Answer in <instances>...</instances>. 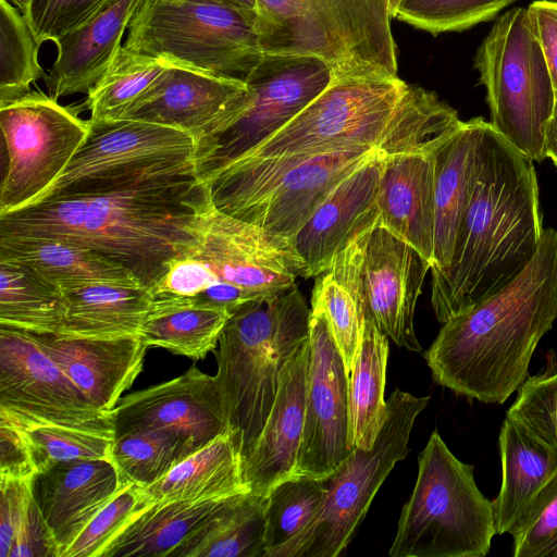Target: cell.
Here are the masks:
<instances>
[{"label":"cell","instance_id":"277c9868","mask_svg":"<svg viewBox=\"0 0 557 557\" xmlns=\"http://www.w3.org/2000/svg\"><path fill=\"white\" fill-rule=\"evenodd\" d=\"M195 233V243L170 262L151 289L153 296L233 313L304 276L305 263L288 238L222 212L209 193L199 207Z\"/></svg>","mask_w":557,"mask_h":557},{"label":"cell","instance_id":"3957f363","mask_svg":"<svg viewBox=\"0 0 557 557\" xmlns=\"http://www.w3.org/2000/svg\"><path fill=\"white\" fill-rule=\"evenodd\" d=\"M557 320V231L544 228L528 265L496 293L443 323L423 354L433 380L458 395L503 404L528 377Z\"/></svg>","mask_w":557,"mask_h":557},{"label":"cell","instance_id":"4fadbf2b","mask_svg":"<svg viewBox=\"0 0 557 557\" xmlns=\"http://www.w3.org/2000/svg\"><path fill=\"white\" fill-rule=\"evenodd\" d=\"M408 87L398 76L334 77L294 119L238 160L376 149Z\"/></svg>","mask_w":557,"mask_h":557},{"label":"cell","instance_id":"7bdbcfd3","mask_svg":"<svg viewBox=\"0 0 557 557\" xmlns=\"http://www.w3.org/2000/svg\"><path fill=\"white\" fill-rule=\"evenodd\" d=\"M40 45L22 12L0 0V106L23 97L46 76L38 61Z\"/></svg>","mask_w":557,"mask_h":557},{"label":"cell","instance_id":"b9f144b4","mask_svg":"<svg viewBox=\"0 0 557 557\" xmlns=\"http://www.w3.org/2000/svg\"><path fill=\"white\" fill-rule=\"evenodd\" d=\"M322 480L292 476L277 483L267 495L265 557L302 534L314 521L324 499Z\"/></svg>","mask_w":557,"mask_h":557},{"label":"cell","instance_id":"4dcf8cb0","mask_svg":"<svg viewBox=\"0 0 557 557\" xmlns=\"http://www.w3.org/2000/svg\"><path fill=\"white\" fill-rule=\"evenodd\" d=\"M500 490L493 502L496 534L509 533L557 471V451L505 418L499 436Z\"/></svg>","mask_w":557,"mask_h":557},{"label":"cell","instance_id":"e0dca14e","mask_svg":"<svg viewBox=\"0 0 557 557\" xmlns=\"http://www.w3.org/2000/svg\"><path fill=\"white\" fill-rule=\"evenodd\" d=\"M0 408L114 436L111 412L96 408L29 333L3 325Z\"/></svg>","mask_w":557,"mask_h":557},{"label":"cell","instance_id":"f1b7e54d","mask_svg":"<svg viewBox=\"0 0 557 557\" xmlns=\"http://www.w3.org/2000/svg\"><path fill=\"white\" fill-rule=\"evenodd\" d=\"M234 496L151 504L119 531L99 557H175L181 547Z\"/></svg>","mask_w":557,"mask_h":557},{"label":"cell","instance_id":"484cf974","mask_svg":"<svg viewBox=\"0 0 557 557\" xmlns=\"http://www.w3.org/2000/svg\"><path fill=\"white\" fill-rule=\"evenodd\" d=\"M143 0H116L55 42L57 58L44 77L54 99L87 94L107 71Z\"/></svg>","mask_w":557,"mask_h":557},{"label":"cell","instance_id":"ee69618b","mask_svg":"<svg viewBox=\"0 0 557 557\" xmlns=\"http://www.w3.org/2000/svg\"><path fill=\"white\" fill-rule=\"evenodd\" d=\"M518 0H400L394 18L434 36L493 20Z\"/></svg>","mask_w":557,"mask_h":557},{"label":"cell","instance_id":"db71d44e","mask_svg":"<svg viewBox=\"0 0 557 557\" xmlns=\"http://www.w3.org/2000/svg\"><path fill=\"white\" fill-rule=\"evenodd\" d=\"M545 157L557 164V100L545 136Z\"/></svg>","mask_w":557,"mask_h":557},{"label":"cell","instance_id":"5b68a950","mask_svg":"<svg viewBox=\"0 0 557 557\" xmlns=\"http://www.w3.org/2000/svg\"><path fill=\"white\" fill-rule=\"evenodd\" d=\"M310 317L311 309L294 284L272 297L242 305L222 331L214 377L243 460L267 422L282 369L310 335Z\"/></svg>","mask_w":557,"mask_h":557},{"label":"cell","instance_id":"d6a6232c","mask_svg":"<svg viewBox=\"0 0 557 557\" xmlns=\"http://www.w3.org/2000/svg\"><path fill=\"white\" fill-rule=\"evenodd\" d=\"M66 314L58 334L82 337L140 335L152 305L145 286L92 284L63 292Z\"/></svg>","mask_w":557,"mask_h":557},{"label":"cell","instance_id":"60d3db41","mask_svg":"<svg viewBox=\"0 0 557 557\" xmlns=\"http://www.w3.org/2000/svg\"><path fill=\"white\" fill-rule=\"evenodd\" d=\"M0 417L22 430L38 473L59 462L109 458L114 440L111 434L47 422L3 408H0Z\"/></svg>","mask_w":557,"mask_h":557},{"label":"cell","instance_id":"f6af8a7d","mask_svg":"<svg viewBox=\"0 0 557 557\" xmlns=\"http://www.w3.org/2000/svg\"><path fill=\"white\" fill-rule=\"evenodd\" d=\"M506 418L557 451V361L525 379Z\"/></svg>","mask_w":557,"mask_h":557},{"label":"cell","instance_id":"8fae6325","mask_svg":"<svg viewBox=\"0 0 557 557\" xmlns=\"http://www.w3.org/2000/svg\"><path fill=\"white\" fill-rule=\"evenodd\" d=\"M429 401L430 396L416 397L396 388L386 400V418L373 446L368 450L356 447L322 480L325 494L314 521L273 557L339 556L393 467L410 453L413 422Z\"/></svg>","mask_w":557,"mask_h":557},{"label":"cell","instance_id":"816d5d0a","mask_svg":"<svg viewBox=\"0 0 557 557\" xmlns=\"http://www.w3.org/2000/svg\"><path fill=\"white\" fill-rule=\"evenodd\" d=\"M37 473L24 433L13 422L0 417V478L34 479Z\"/></svg>","mask_w":557,"mask_h":557},{"label":"cell","instance_id":"7a4b0ae2","mask_svg":"<svg viewBox=\"0 0 557 557\" xmlns=\"http://www.w3.org/2000/svg\"><path fill=\"white\" fill-rule=\"evenodd\" d=\"M533 161L490 122L449 264L431 269V304L442 324L499 290L532 260L543 234Z\"/></svg>","mask_w":557,"mask_h":557},{"label":"cell","instance_id":"6da1fadb","mask_svg":"<svg viewBox=\"0 0 557 557\" xmlns=\"http://www.w3.org/2000/svg\"><path fill=\"white\" fill-rule=\"evenodd\" d=\"M208 187L194 173L156 177L129 188L41 200L0 216V239L82 245L126 267L152 289L170 262L196 240Z\"/></svg>","mask_w":557,"mask_h":557},{"label":"cell","instance_id":"f546056e","mask_svg":"<svg viewBox=\"0 0 557 557\" xmlns=\"http://www.w3.org/2000/svg\"><path fill=\"white\" fill-rule=\"evenodd\" d=\"M0 260L27 265L63 292L92 284L144 286L122 263L72 243L0 239Z\"/></svg>","mask_w":557,"mask_h":557},{"label":"cell","instance_id":"680465c9","mask_svg":"<svg viewBox=\"0 0 557 557\" xmlns=\"http://www.w3.org/2000/svg\"><path fill=\"white\" fill-rule=\"evenodd\" d=\"M400 0H388V9L391 17L394 18Z\"/></svg>","mask_w":557,"mask_h":557},{"label":"cell","instance_id":"74e56055","mask_svg":"<svg viewBox=\"0 0 557 557\" xmlns=\"http://www.w3.org/2000/svg\"><path fill=\"white\" fill-rule=\"evenodd\" d=\"M461 124L457 111L435 92L409 85L376 150L384 157L436 153Z\"/></svg>","mask_w":557,"mask_h":557},{"label":"cell","instance_id":"d4e9b609","mask_svg":"<svg viewBox=\"0 0 557 557\" xmlns=\"http://www.w3.org/2000/svg\"><path fill=\"white\" fill-rule=\"evenodd\" d=\"M436 153L384 157L377 189V224L414 247L431 263L434 251Z\"/></svg>","mask_w":557,"mask_h":557},{"label":"cell","instance_id":"c3c4849f","mask_svg":"<svg viewBox=\"0 0 557 557\" xmlns=\"http://www.w3.org/2000/svg\"><path fill=\"white\" fill-rule=\"evenodd\" d=\"M116 0H30L24 15L39 45L54 44Z\"/></svg>","mask_w":557,"mask_h":557},{"label":"cell","instance_id":"836d02e7","mask_svg":"<svg viewBox=\"0 0 557 557\" xmlns=\"http://www.w3.org/2000/svg\"><path fill=\"white\" fill-rule=\"evenodd\" d=\"M387 358V336L366 315L360 344L349 374L350 443L354 449H370L385 421Z\"/></svg>","mask_w":557,"mask_h":557},{"label":"cell","instance_id":"d6986e66","mask_svg":"<svg viewBox=\"0 0 557 557\" xmlns=\"http://www.w3.org/2000/svg\"><path fill=\"white\" fill-rule=\"evenodd\" d=\"M432 263L414 247L375 224L368 233L362 262L366 315L398 346L420 352L414 311Z\"/></svg>","mask_w":557,"mask_h":557},{"label":"cell","instance_id":"4316f807","mask_svg":"<svg viewBox=\"0 0 557 557\" xmlns=\"http://www.w3.org/2000/svg\"><path fill=\"white\" fill-rule=\"evenodd\" d=\"M487 122L482 116L462 121L436 153L434 251L431 269L451 260L456 236L470 199Z\"/></svg>","mask_w":557,"mask_h":557},{"label":"cell","instance_id":"603a6c76","mask_svg":"<svg viewBox=\"0 0 557 557\" xmlns=\"http://www.w3.org/2000/svg\"><path fill=\"white\" fill-rule=\"evenodd\" d=\"M309 361L310 335L282 369L270 414L243 460L244 481L253 494L267 497L277 483L294 474L305 423Z\"/></svg>","mask_w":557,"mask_h":557},{"label":"cell","instance_id":"9a60e30c","mask_svg":"<svg viewBox=\"0 0 557 557\" xmlns=\"http://www.w3.org/2000/svg\"><path fill=\"white\" fill-rule=\"evenodd\" d=\"M5 168L0 216L35 203L84 143L89 121L41 90L0 106Z\"/></svg>","mask_w":557,"mask_h":557},{"label":"cell","instance_id":"bcb514c9","mask_svg":"<svg viewBox=\"0 0 557 557\" xmlns=\"http://www.w3.org/2000/svg\"><path fill=\"white\" fill-rule=\"evenodd\" d=\"M515 557H544L557 537V471L511 528Z\"/></svg>","mask_w":557,"mask_h":557},{"label":"cell","instance_id":"30bf717a","mask_svg":"<svg viewBox=\"0 0 557 557\" xmlns=\"http://www.w3.org/2000/svg\"><path fill=\"white\" fill-rule=\"evenodd\" d=\"M377 150L358 147L323 154L243 159L218 178L226 213L288 238L348 174Z\"/></svg>","mask_w":557,"mask_h":557},{"label":"cell","instance_id":"91938a15","mask_svg":"<svg viewBox=\"0 0 557 557\" xmlns=\"http://www.w3.org/2000/svg\"><path fill=\"white\" fill-rule=\"evenodd\" d=\"M556 169H557V164H555Z\"/></svg>","mask_w":557,"mask_h":557},{"label":"cell","instance_id":"cb8c5ba5","mask_svg":"<svg viewBox=\"0 0 557 557\" xmlns=\"http://www.w3.org/2000/svg\"><path fill=\"white\" fill-rule=\"evenodd\" d=\"M125 486L110 458L59 462L36 474L33 494L57 543L59 557Z\"/></svg>","mask_w":557,"mask_h":557},{"label":"cell","instance_id":"1f68e13d","mask_svg":"<svg viewBox=\"0 0 557 557\" xmlns=\"http://www.w3.org/2000/svg\"><path fill=\"white\" fill-rule=\"evenodd\" d=\"M371 228L351 239L334 257L330 268L317 276L311 298V306H318L325 312L348 375L366 318L362 262L366 239Z\"/></svg>","mask_w":557,"mask_h":557},{"label":"cell","instance_id":"ba28073f","mask_svg":"<svg viewBox=\"0 0 557 557\" xmlns=\"http://www.w3.org/2000/svg\"><path fill=\"white\" fill-rule=\"evenodd\" d=\"M494 535L493 502L476 486L473 466L456 458L434 430L388 556L485 557Z\"/></svg>","mask_w":557,"mask_h":557},{"label":"cell","instance_id":"f907efd6","mask_svg":"<svg viewBox=\"0 0 557 557\" xmlns=\"http://www.w3.org/2000/svg\"><path fill=\"white\" fill-rule=\"evenodd\" d=\"M34 479L0 478V557H9L26 506L33 497Z\"/></svg>","mask_w":557,"mask_h":557},{"label":"cell","instance_id":"d590c367","mask_svg":"<svg viewBox=\"0 0 557 557\" xmlns=\"http://www.w3.org/2000/svg\"><path fill=\"white\" fill-rule=\"evenodd\" d=\"M265 505L251 492L234 496L175 557H265Z\"/></svg>","mask_w":557,"mask_h":557},{"label":"cell","instance_id":"9c48e42d","mask_svg":"<svg viewBox=\"0 0 557 557\" xmlns=\"http://www.w3.org/2000/svg\"><path fill=\"white\" fill-rule=\"evenodd\" d=\"M486 92L492 127L532 161L545 157L556 96L527 8L499 15L473 59Z\"/></svg>","mask_w":557,"mask_h":557},{"label":"cell","instance_id":"ac0fdd59","mask_svg":"<svg viewBox=\"0 0 557 557\" xmlns=\"http://www.w3.org/2000/svg\"><path fill=\"white\" fill-rule=\"evenodd\" d=\"M111 419L114 438L168 430L191 438L197 449L230 432L214 375L196 366L170 381L122 396Z\"/></svg>","mask_w":557,"mask_h":557},{"label":"cell","instance_id":"8992f818","mask_svg":"<svg viewBox=\"0 0 557 557\" xmlns=\"http://www.w3.org/2000/svg\"><path fill=\"white\" fill-rule=\"evenodd\" d=\"M263 53L312 55L335 77L398 76L388 0H256Z\"/></svg>","mask_w":557,"mask_h":557},{"label":"cell","instance_id":"83f0119b","mask_svg":"<svg viewBox=\"0 0 557 557\" xmlns=\"http://www.w3.org/2000/svg\"><path fill=\"white\" fill-rule=\"evenodd\" d=\"M250 492L243 474L237 436H218L198 449L158 482L140 488L139 507L173 500L219 499Z\"/></svg>","mask_w":557,"mask_h":557},{"label":"cell","instance_id":"681fc988","mask_svg":"<svg viewBox=\"0 0 557 557\" xmlns=\"http://www.w3.org/2000/svg\"><path fill=\"white\" fill-rule=\"evenodd\" d=\"M9 557H59L57 543L34 495L25 508Z\"/></svg>","mask_w":557,"mask_h":557},{"label":"cell","instance_id":"f5cc1de1","mask_svg":"<svg viewBox=\"0 0 557 557\" xmlns=\"http://www.w3.org/2000/svg\"><path fill=\"white\" fill-rule=\"evenodd\" d=\"M531 28L544 54L557 100V1L536 0L527 8Z\"/></svg>","mask_w":557,"mask_h":557},{"label":"cell","instance_id":"ffe728a7","mask_svg":"<svg viewBox=\"0 0 557 557\" xmlns=\"http://www.w3.org/2000/svg\"><path fill=\"white\" fill-rule=\"evenodd\" d=\"M246 83L170 65L121 119L185 131L196 144L234 120L248 100Z\"/></svg>","mask_w":557,"mask_h":557},{"label":"cell","instance_id":"e575fe53","mask_svg":"<svg viewBox=\"0 0 557 557\" xmlns=\"http://www.w3.org/2000/svg\"><path fill=\"white\" fill-rule=\"evenodd\" d=\"M152 298L140 332L148 347H161L194 360L215 350L232 312L171 298Z\"/></svg>","mask_w":557,"mask_h":557},{"label":"cell","instance_id":"9f6ffc18","mask_svg":"<svg viewBox=\"0 0 557 557\" xmlns=\"http://www.w3.org/2000/svg\"><path fill=\"white\" fill-rule=\"evenodd\" d=\"M23 15L27 13L30 0H9Z\"/></svg>","mask_w":557,"mask_h":557},{"label":"cell","instance_id":"7c38bea8","mask_svg":"<svg viewBox=\"0 0 557 557\" xmlns=\"http://www.w3.org/2000/svg\"><path fill=\"white\" fill-rule=\"evenodd\" d=\"M88 121L84 143L35 203L121 190L156 177L195 174L196 139L189 133L139 120Z\"/></svg>","mask_w":557,"mask_h":557},{"label":"cell","instance_id":"7dc6e473","mask_svg":"<svg viewBox=\"0 0 557 557\" xmlns=\"http://www.w3.org/2000/svg\"><path fill=\"white\" fill-rule=\"evenodd\" d=\"M140 488L137 484L123 487L96 513L61 557H99L106 545L141 510Z\"/></svg>","mask_w":557,"mask_h":557},{"label":"cell","instance_id":"ab89813d","mask_svg":"<svg viewBox=\"0 0 557 557\" xmlns=\"http://www.w3.org/2000/svg\"><path fill=\"white\" fill-rule=\"evenodd\" d=\"M193 440L173 431L133 432L115 437L109 458L123 484L149 486L197 451Z\"/></svg>","mask_w":557,"mask_h":557},{"label":"cell","instance_id":"6f0895ef","mask_svg":"<svg viewBox=\"0 0 557 557\" xmlns=\"http://www.w3.org/2000/svg\"><path fill=\"white\" fill-rule=\"evenodd\" d=\"M544 557H557V537L555 541L547 547Z\"/></svg>","mask_w":557,"mask_h":557},{"label":"cell","instance_id":"8d00e7d4","mask_svg":"<svg viewBox=\"0 0 557 557\" xmlns=\"http://www.w3.org/2000/svg\"><path fill=\"white\" fill-rule=\"evenodd\" d=\"M66 314L63 290L18 262L0 260V325L58 334Z\"/></svg>","mask_w":557,"mask_h":557},{"label":"cell","instance_id":"7402d4cb","mask_svg":"<svg viewBox=\"0 0 557 557\" xmlns=\"http://www.w3.org/2000/svg\"><path fill=\"white\" fill-rule=\"evenodd\" d=\"M28 333V332H27ZM98 409L111 412L143 370L140 335L82 337L29 333Z\"/></svg>","mask_w":557,"mask_h":557},{"label":"cell","instance_id":"11a10c76","mask_svg":"<svg viewBox=\"0 0 557 557\" xmlns=\"http://www.w3.org/2000/svg\"><path fill=\"white\" fill-rule=\"evenodd\" d=\"M221 1H225L228 3L235 4L239 8L257 12L256 0H221Z\"/></svg>","mask_w":557,"mask_h":557},{"label":"cell","instance_id":"2e32d148","mask_svg":"<svg viewBox=\"0 0 557 557\" xmlns=\"http://www.w3.org/2000/svg\"><path fill=\"white\" fill-rule=\"evenodd\" d=\"M352 450L349 375L325 312L311 306L305 423L293 476L323 480Z\"/></svg>","mask_w":557,"mask_h":557},{"label":"cell","instance_id":"44dd1931","mask_svg":"<svg viewBox=\"0 0 557 557\" xmlns=\"http://www.w3.org/2000/svg\"><path fill=\"white\" fill-rule=\"evenodd\" d=\"M383 158L377 151L341 181L293 237L304 277L324 273L351 239L377 223Z\"/></svg>","mask_w":557,"mask_h":557},{"label":"cell","instance_id":"5bb4252c","mask_svg":"<svg viewBox=\"0 0 557 557\" xmlns=\"http://www.w3.org/2000/svg\"><path fill=\"white\" fill-rule=\"evenodd\" d=\"M332 67L312 55L263 53L246 81L248 100L227 125L196 144L195 176L207 183L269 139L334 79Z\"/></svg>","mask_w":557,"mask_h":557},{"label":"cell","instance_id":"f35d334b","mask_svg":"<svg viewBox=\"0 0 557 557\" xmlns=\"http://www.w3.org/2000/svg\"><path fill=\"white\" fill-rule=\"evenodd\" d=\"M171 64L122 45L107 71L87 92L90 120L121 119L141 99Z\"/></svg>","mask_w":557,"mask_h":557},{"label":"cell","instance_id":"52a82bcc","mask_svg":"<svg viewBox=\"0 0 557 557\" xmlns=\"http://www.w3.org/2000/svg\"><path fill=\"white\" fill-rule=\"evenodd\" d=\"M123 46L243 83L263 55L257 12L221 0H143Z\"/></svg>","mask_w":557,"mask_h":557}]
</instances>
